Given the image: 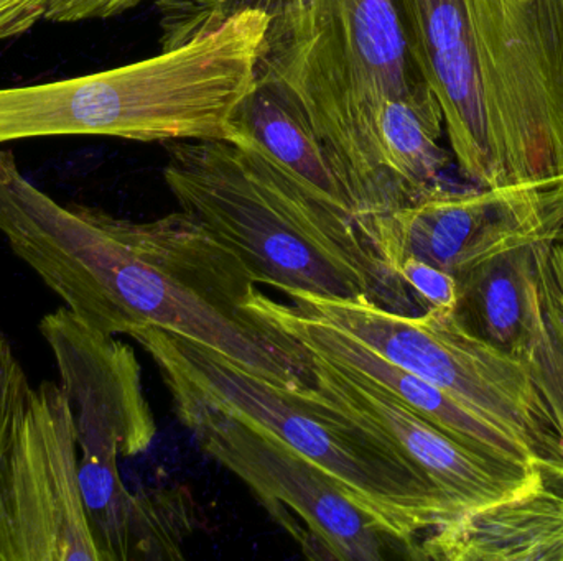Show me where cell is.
<instances>
[{"label": "cell", "instance_id": "6da1fadb", "mask_svg": "<svg viewBox=\"0 0 563 561\" xmlns=\"http://www.w3.org/2000/svg\"><path fill=\"white\" fill-rule=\"evenodd\" d=\"M0 234L82 323L104 335L161 328L285 388L311 384L310 352L246 308L257 283L200 221H152L63 204L0 150Z\"/></svg>", "mask_w": 563, "mask_h": 561}, {"label": "cell", "instance_id": "7a4b0ae2", "mask_svg": "<svg viewBox=\"0 0 563 561\" xmlns=\"http://www.w3.org/2000/svg\"><path fill=\"white\" fill-rule=\"evenodd\" d=\"M164 48L241 9L269 15L260 75L300 105L356 204L363 224L399 206L380 161L376 119L390 96L433 92L399 0H157Z\"/></svg>", "mask_w": 563, "mask_h": 561}, {"label": "cell", "instance_id": "3957f363", "mask_svg": "<svg viewBox=\"0 0 563 561\" xmlns=\"http://www.w3.org/2000/svg\"><path fill=\"white\" fill-rule=\"evenodd\" d=\"M168 144L164 178L180 211L231 247L256 283L280 293L369 296L409 315L420 308L360 224L301 190L250 138Z\"/></svg>", "mask_w": 563, "mask_h": 561}, {"label": "cell", "instance_id": "277c9868", "mask_svg": "<svg viewBox=\"0 0 563 561\" xmlns=\"http://www.w3.org/2000/svg\"><path fill=\"white\" fill-rule=\"evenodd\" d=\"M429 86L473 187L563 171V0H466Z\"/></svg>", "mask_w": 563, "mask_h": 561}, {"label": "cell", "instance_id": "5b68a950", "mask_svg": "<svg viewBox=\"0 0 563 561\" xmlns=\"http://www.w3.org/2000/svg\"><path fill=\"white\" fill-rule=\"evenodd\" d=\"M154 359L174 402L231 415L301 455L328 474L354 506L419 560L427 534L459 516L439 490L367 434L298 388L274 384L184 336L161 328L132 332Z\"/></svg>", "mask_w": 563, "mask_h": 561}, {"label": "cell", "instance_id": "8992f818", "mask_svg": "<svg viewBox=\"0 0 563 561\" xmlns=\"http://www.w3.org/2000/svg\"><path fill=\"white\" fill-rule=\"evenodd\" d=\"M295 312L346 333L393 364L449 392L518 438L549 483L563 491V455L551 412L519 359L473 335L455 312L419 315L369 296L331 299L284 290Z\"/></svg>", "mask_w": 563, "mask_h": 561}, {"label": "cell", "instance_id": "52a82bcc", "mask_svg": "<svg viewBox=\"0 0 563 561\" xmlns=\"http://www.w3.org/2000/svg\"><path fill=\"white\" fill-rule=\"evenodd\" d=\"M203 453L240 478L303 547L310 559L412 560L409 549L377 526L320 468L223 412L195 402H174Z\"/></svg>", "mask_w": 563, "mask_h": 561}, {"label": "cell", "instance_id": "ba28073f", "mask_svg": "<svg viewBox=\"0 0 563 561\" xmlns=\"http://www.w3.org/2000/svg\"><path fill=\"white\" fill-rule=\"evenodd\" d=\"M364 233L393 276L402 260L419 259L456 277L562 237L563 171L492 188L453 190L443 183L369 217Z\"/></svg>", "mask_w": 563, "mask_h": 561}, {"label": "cell", "instance_id": "9c48e42d", "mask_svg": "<svg viewBox=\"0 0 563 561\" xmlns=\"http://www.w3.org/2000/svg\"><path fill=\"white\" fill-rule=\"evenodd\" d=\"M59 382L30 384L0 455V561H99Z\"/></svg>", "mask_w": 563, "mask_h": 561}, {"label": "cell", "instance_id": "30bf717a", "mask_svg": "<svg viewBox=\"0 0 563 561\" xmlns=\"http://www.w3.org/2000/svg\"><path fill=\"white\" fill-rule=\"evenodd\" d=\"M310 358L311 384L298 389L379 438L422 473L459 516L549 483L538 468L512 467L476 453L360 372L324 361L313 352Z\"/></svg>", "mask_w": 563, "mask_h": 561}, {"label": "cell", "instance_id": "8fae6325", "mask_svg": "<svg viewBox=\"0 0 563 561\" xmlns=\"http://www.w3.org/2000/svg\"><path fill=\"white\" fill-rule=\"evenodd\" d=\"M38 332L71 407L79 455L145 453L157 427L134 349L86 325L66 306L43 315Z\"/></svg>", "mask_w": 563, "mask_h": 561}, {"label": "cell", "instance_id": "7c38bea8", "mask_svg": "<svg viewBox=\"0 0 563 561\" xmlns=\"http://www.w3.org/2000/svg\"><path fill=\"white\" fill-rule=\"evenodd\" d=\"M246 308L297 339L307 351L376 382L476 453L512 467L539 470L531 451L505 428L426 379L387 361L346 333L300 315L290 303L277 302L257 287L251 293Z\"/></svg>", "mask_w": 563, "mask_h": 561}, {"label": "cell", "instance_id": "4fadbf2b", "mask_svg": "<svg viewBox=\"0 0 563 561\" xmlns=\"http://www.w3.org/2000/svg\"><path fill=\"white\" fill-rule=\"evenodd\" d=\"M419 560L563 561V491L545 483L460 514L420 540Z\"/></svg>", "mask_w": 563, "mask_h": 561}, {"label": "cell", "instance_id": "5bb4252c", "mask_svg": "<svg viewBox=\"0 0 563 561\" xmlns=\"http://www.w3.org/2000/svg\"><path fill=\"white\" fill-rule=\"evenodd\" d=\"M238 134L250 138L314 200L360 224L356 204L333 160L300 105L279 82L257 75L256 86L238 112Z\"/></svg>", "mask_w": 563, "mask_h": 561}, {"label": "cell", "instance_id": "9a60e30c", "mask_svg": "<svg viewBox=\"0 0 563 561\" xmlns=\"http://www.w3.org/2000/svg\"><path fill=\"white\" fill-rule=\"evenodd\" d=\"M443 135L442 108L433 92L390 96L380 102L377 147L399 206L445 183L450 155L442 147Z\"/></svg>", "mask_w": 563, "mask_h": 561}, {"label": "cell", "instance_id": "2e32d148", "mask_svg": "<svg viewBox=\"0 0 563 561\" xmlns=\"http://www.w3.org/2000/svg\"><path fill=\"white\" fill-rule=\"evenodd\" d=\"M521 247L456 276L455 315L478 338L516 358L534 302V254Z\"/></svg>", "mask_w": 563, "mask_h": 561}, {"label": "cell", "instance_id": "e0dca14e", "mask_svg": "<svg viewBox=\"0 0 563 561\" xmlns=\"http://www.w3.org/2000/svg\"><path fill=\"white\" fill-rule=\"evenodd\" d=\"M532 254L534 302L516 359L551 412L563 455V236L538 244Z\"/></svg>", "mask_w": 563, "mask_h": 561}, {"label": "cell", "instance_id": "ac0fdd59", "mask_svg": "<svg viewBox=\"0 0 563 561\" xmlns=\"http://www.w3.org/2000/svg\"><path fill=\"white\" fill-rule=\"evenodd\" d=\"M118 455H79L82 504L99 561H131L139 494L122 483Z\"/></svg>", "mask_w": 563, "mask_h": 561}, {"label": "cell", "instance_id": "d6986e66", "mask_svg": "<svg viewBox=\"0 0 563 561\" xmlns=\"http://www.w3.org/2000/svg\"><path fill=\"white\" fill-rule=\"evenodd\" d=\"M396 276L423 312L430 308L455 312L459 306V280L440 267L419 259H406L397 266Z\"/></svg>", "mask_w": 563, "mask_h": 561}, {"label": "cell", "instance_id": "ffe728a7", "mask_svg": "<svg viewBox=\"0 0 563 561\" xmlns=\"http://www.w3.org/2000/svg\"><path fill=\"white\" fill-rule=\"evenodd\" d=\"M29 388L25 369L16 359L9 338L0 332V455L9 440L16 412Z\"/></svg>", "mask_w": 563, "mask_h": 561}, {"label": "cell", "instance_id": "44dd1931", "mask_svg": "<svg viewBox=\"0 0 563 561\" xmlns=\"http://www.w3.org/2000/svg\"><path fill=\"white\" fill-rule=\"evenodd\" d=\"M62 0H0V42L29 32Z\"/></svg>", "mask_w": 563, "mask_h": 561}, {"label": "cell", "instance_id": "7402d4cb", "mask_svg": "<svg viewBox=\"0 0 563 561\" xmlns=\"http://www.w3.org/2000/svg\"><path fill=\"white\" fill-rule=\"evenodd\" d=\"M144 0H62L49 10L46 20L75 23L82 20L109 19L134 9Z\"/></svg>", "mask_w": 563, "mask_h": 561}]
</instances>
